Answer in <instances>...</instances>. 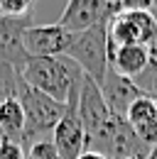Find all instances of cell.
Returning <instances> with one entry per match:
<instances>
[{"label":"cell","instance_id":"15","mask_svg":"<svg viewBox=\"0 0 157 159\" xmlns=\"http://www.w3.org/2000/svg\"><path fill=\"white\" fill-rule=\"evenodd\" d=\"M0 159H27V149L20 142L2 139L0 142Z\"/></svg>","mask_w":157,"mask_h":159},{"label":"cell","instance_id":"18","mask_svg":"<svg viewBox=\"0 0 157 159\" xmlns=\"http://www.w3.org/2000/svg\"><path fill=\"white\" fill-rule=\"evenodd\" d=\"M147 159H157V147H155V149H150V157H147Z\"/></svg>","mask_w":157,"mask_h":159},{"label":"cell","instance_id":"21","mask_svg":"<svg viewBox=\"0 0 157 159\" xmlns=\"http://www.w3.org/2000/svg\"><path fill=\"white\" fill-rule=\"evenodd\" d=\"M0 142H2V139H0Z\"/></svg>","mask_w":157,"mask_h":159},{"label":"cell","instance_id":"3","mask_svg":"<svg viewBox=\"0 0 157 159\" xmlns=\"http://www.w3.org/2000/svg\"><path fill=\"white\" fill-rule=\"evenodd\" d=\"M120 47H157V2L155 10H128L108 22V52Z\"/></svg>","mask_w":157,"mask_h":159},{"label":"cell","instance_id":"17","mask_svg":"<svg viewBox=\"0 0 157 159\" xmlns=\"http://www.w3.org/2000/svg\"><path fill=\"white\" fill-rule=\"evenodd\" d=\"M78 159H108V157H103V154H98V152H88V149H86Z\"/></svg>","mask_w":157,"mask_h":159},{"label":"cell","instance_id":"4","mask_svg":"<svg viewBox=\"0 0 157 159\" xmlns=\"http://www.w3.org/2000/svg\"><path fill=\"white\" fill-rule=\"evenodd\" d=\"M64 57L74 61L83 76H88L101 86L108 74V25L76 32Z\"/></svg>","mask_w":157,"mask_h":159},{"label":"cell","instance_id":"9","mask_svg":"<svg viewBox=\"0 0 157 159\" xmlns=\"http://www.w3.org/2000/svg\"><path fill=\"white\" fill-rule=\"evenodd\" d=\"M101 96H103V100H106V105H108V110H111L113 118L125 120L128 108H130L137 98L147 96V93L137 86V81L108 71V74H106V81L101 83Z\"/></svg>","mask_w":157,"mask_h":159},{"label":"cell","instance_id":"7","mask_svg":"<svg viewBox=\"0 0 157 159\" xmlns=\"http://www.w3.org/2000/svg\"><path fill=\"white\" fill-rule=\"evenodd\" d=\"M25 52L30 59H42V57H64L66 49L74 42V32L64 30L59 22L52 25H32L25 30Z\"/></svg>","mask_w":157,"mask_h":159},{"label":"cell","instance_id":"11","mask_svg":"<svg viewBox=\"0 0 157 159\" xmlns=\"http://www.w3.org/2000/svg\"><path fill=\"white\" fill-rule=\"evenodd\" d=\"M22 132H25V113H22L20 100H2L0 103V137L22 144Z\"/></svg>","mask_w":157,"mask_h":159},{"label":"cell","instance_id":"19","mask_svg":"<svg viewBox=\"0 0 157 159\" xmlns=\"http://www.w3.org/2000/svg\"><path fill=\"white\" fill-rule=\"evenodd\" d=\"M152 59H155V64H157V47H155V52H152Z\"/></svg>","mask_w":157,"mask_h":159},{"label":"cell","instance_id":"12","mask_svg":"<svg viewBox=\"0 0 157 159\" xmlns=\"http://www.w3.org/2000/svg\"><path fill=\"white\" fill-rule=\"evenodd\" d=\"M152 120H157V105H155V98H150V96L137 98L128 108V115H125V122L130 125V130H135L140 125H147Z\"/></svg>","mask_w":157,"mask_h":159},{"label":"cell","instance_id":"14","mask_svg":"<svg viewBox=\"0 0 157 159\" xmlns=\"http://www.w3.org/2000/svg\"><path fill=\"white\" fill-rule=\"evenodd\" d=\"M32 15V0H0V17Z\"/></svg>","mask_w":157,"mask_h":159},{"label":"cell","instance_id":"13","mask_svg":"<svg viewBox=\"0 0 157 159\" xmlns=\"http://www.w3.org/2000/svg\"><path fill=\"white\" fill-rule=\"evenodd\" d=\"M20 83H22V76L15 66L0 61V103L10 98H17L20 93Z\"/></svg>","mask_w":157,"mask_h":159},{"label":"cell","instance_id":"1","mask_svg":"<svg viewBox=\"0 0 157 159\" xmlns=\"http://www.w3.org/2000/svg\"><path fill=\"white\" fill-rule=\"evenodd\" d=\"M22 81L49 98L66 103L71 88L81 83L83 74L76 64L66 57H42V59H30L25 69L20 71Z\"/></svg>","mask_w":157,"mask_h":159},{"label":"cell","instance_id":"6","mask_svg":"<svg viewBox=\"0 0 157 159\" xmlns=\"http://www.w3.org/2000/svg\"><path fill=\"white\" fill-rule=\"evenodd\" d=\"M78 93H81V83L71 88L64 118L59 120V125L52 132V144L59 159H78L86 152V132H83V122L78 118Z\"/></svg>","mask_w":157,"mask_h":159},{"label":"cell","instance_id":"8","mask_svg":"<svg viewBox=\"0 0 157 159\" xmlns=\"http://www.w3.org/2000/svg\"><path fill=\"white\" fill-rule=\"evenodd\" d=\"M32 15L25 17H0V61L15 66L17 71L25 69L30 54L25 52V30L32 27Z\"/></svg>","mask_w":157,"mask_h":159},{"label":"cell","instance_id":"5","mask_svg":"<svg viewBox=\"0 0 157 159\" xmlns=\"http://www.w3.org/2000/svg\"><path fill=\"white\" fill-rule=\"evenodd\" d=\"M120 12H123L120 0H69L59 15V25L76 34L91 27L108 25Z\"/></svg>","mask_w":157,"mask_h":159},{"label":"cell","instance_id":"10","mask_svg":"<svg viewBox=\"0 0 157 159\" xmlns=\"http://www.w3.org/2000/svg\"><path fill=\"white\" fill-rule=\"evenodd\" d=\"M152 52L147 47H120L108 52V71H113L118 76L137 81V76H142L147 71V66L152 64Z\"/></svg>","mask_w":157,"mask_h":159},{"label":"cell","instance_id":"16","mask_svg":"<svg viewBox=\"0 0 157 159\" xmlns=\"http://www.w3.org/2000/svg\"><path fill=\"white\" fill-rule=\"evenodd\" d=\"M27 159H59V154H57V149H54V144H52V139H47V142L35 144L27 152Z\"/></svg>","mask_w":157,"mask_h":159},{"label":"cell","instance_id":"20","mask_svg":"<svg viewBox=\"0 0 157 159\" xmlns=\"http://www.w3.org/2000/svg\"><path fill=\"white\" fill-rule=\"evenodd\" d=\"M155 105H157V100H155Z\"/></svg>","mask_w":157,"mask_h":159},{"label":"cell","instance_id":"22","mask_svg":"<svg viewBox=\"0 0 157 159\" xmlns=\"http://www.w3.org/2000/svg\"><path fill=\"white\" fill-rule=\"evenodd\" d=\"M0 139H2V137H0Z\"/></svg>","mask_w":157,"mask_h":159},{"label":"cell","instance_id":"2","mask_svg":"<svg viewBox=\"0 0 157 159\" xmlns=\"http://www.w3.org/2000/svg\"><path fill=\"white\" fill-rule=\"evenodd\" d=\"M17 100H20V105H22V113H25L22 147L30 152L35 144L47 142V137H52L54 127L59 125V120L64 118L66 103H59V100L35 91V88H30L25 81L20 83Z\"/></svg>","mask_w":157,"mask_h":159}]
</instances>
